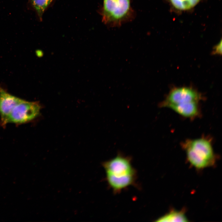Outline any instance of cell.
I'll return each instance as SVG.
<instances>
[{"label": "cell", "instance_id": "1", "mask_svg": "<svg viewBox=\"0 0 222 222\" xmlns=\"http://www.w3.org/2000/svg\"><path fill=\"white\" fill-rule=\"evenodd\" d=\"M132 158L119 152L113 158L105 161L102 165L106 174V179L115 193L136 184L137 173L131 164Z\"/></svg>", "mask_w": 222, "mask_h": 222}, {"label": "cell", "instance_id": "8", "mask_svg": "<svg viewBox=\"0 0 222 222\" xmlns=\"http://www.w3.org/2000/svg\"><path fill=\"white\" fill-rule=\"evenodd\" d=\"M53 0H29L31 7L35 10L40 20L42 21L43 14Z\"/></svg>", "mask_w": 222, "mask_h": 222}, {"label": "cell", "instance_id": "9", "mask_svg": "<svg viewBox=\"0 0 222 222\" xmlns=\"http://www.w3.org/2000/svg\"><path fill=\"white\" fill-rule=\"evenodd\" d=\"M173 6L180 10H190L196 5L200 0H170Z\"/></svg>", "mask_w": 222, "mask_h": 222}, {"label": "cell", "instance_id": "2", "mask_svg": "<svg viewBox=\"0 0 222 222\" xmlns=\"http://www.w3.org/2000/svg\"><path fill=\"white\" fill-rule=\"evenodd\" d=\"M201 94L192 88L182 87L171 90L159 105L161 108L170 109L183 117L194 119L201 115Z\"/></svg>", "mask_w": 222, "mask_h": 222}, {"label": "cell", "instance_id": "7", "mask_svg": "<svg viewBox=\"0 0 222 222\" xmlns=\"http://www.w3.org/2000/svg\"><path fill=\"white\" fill-rule=\"evenodd\" d=\"M188 219L182 211L172 210L156 219V222H187Z\"/></svg>", "mask_w": 222, "mask_h": 222}, {"label": "cell", "instance_id": "4", "mask_svg": "<svg viewBox=\"0 0 222 222\" xmlns=\"http://www.w3.org/2000/svg\"><path fill=\"white\" fill-rule=\"evenodd\" d=\"M101 13L104 23L112 27L121 25L133 15L130 0H104Z\"/></svg>", "mask_w": 222, "mask_h": 222}, {"label": "cell", "instance_id": "6", "mask_svg": "<svg viewBox=\"0 0 222 222\" xmlns=\"http://www.w3.org/2000/svg\"><path fill=\"white\" fill-rule=\"evenodd\" d=\"M22 99L10 94L0 86V123L1 126H6V120L11 111Z\"/></svg>", "mask_w": 222, "mask_h": 222}, {"label": "cell", "instance_id": "5", "mask_svg": "<svg viewBox=\"0 0 222 222\" xmlns=\"http://www.w3.org/2000/svg\"><path fill=\"white\" fill-rule=\"evenodd\" d=\"M42 108L39 101H31L22 99L13 108L6 121L8 123L20 125L26 123L37 118Z\"/></svg>", "mask_w": 222, "mask_h": 222}, {"label": "cell", "instance_id": "10", "mask_svg": "<svg viewBox=\"0 0 222 222\" xmlns=\"http://www.w3.org/2000/svg\"><path fill=\"white\" fill-rule=\"evenodd\" d=\"M222 44L221 42V41L219 43L216 45L214 48L213 52L214 54H221L222 51Z\"/></svg>", "mask_w": 222, "mask_h": 222}, {"label": "cell", "instance_id": "3", "mask_svg": "<svg viewBox=\"0 0 222 222\" xmlns=\"http://www.w3.org/2000/svg\"><path fill=\"white\" fill-rule=\"evenodd\" d=\"M181 146L188 161L195 168L202 169L214 165L216 157L210 137L188 139L182 142Z\"/></svg>", "mask_w": 222, "mask_h": 222}]
</instances>
